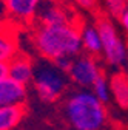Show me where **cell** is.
I'll return each mask as SVG.
<instances>
[{"label":"cell","mask_w":128,"mask_h":130,"mask_svg":"<svg viewBox=\"0 0 128 130\" xmlns=\"http://www.w3.org/2000/svg\"><path fill=\"white\" fill-rule=\"evenodd\" d=\"M74 14L65 8V5L56 2V0H43L40 3L34 25H65V23H74Z\"/></svg>","instance_id":"cell-6"},{"label":"cell","mask_w":128,"mask_h":130,"mask_svg":"<svg viewBox=\"0 0 128 130\" xmlns=\"http://www.w3.org/2000/svg\"><path fill=\"white\" fill-rule=\"evenodd\" d=\"M97 29L100 32L102 39V57L110 67H122L126 63V54H128V43H125L123 37L114 22L106 15H102L96 20Z\"/></svg>","instance_id":"cell-4"},{"label":"cell","mask_w":128,"mask_h":130,"mask_svg":"<svg viewBox=\"0 0 128 130\" xmlns=\"http://www.w3.org/2000/svg\"><path fill=\"white\" fill-rule=\"evenodd\" d=\"M73 2L76 3V6H79L83 11H91L97 5V0H73Z\"/></svg>","instance_id":"cell-16"},{"label":"cell","mask_w":128,"mask_h":130,"mask_svg":"<svg viewBox=\"0 0 128 130\" xmlns=\"http://www.w3.org/2000/svg\"><path fill=\"white\" fill-rule=\"evenodd\" d=\"M9 77V62H0V80Z\"/></svg>","instance_id":"cell-18"},{"label":"cell","mask_w":128,"mask_h":130,"mask_svg":"<svg viewBox=\"0 0 128 130\" xmlns=\"http://www.w3.org/2000/svg\"><path fill=\"white\" fill-rule=\"evenodd\" d=\"M26 96H28L26 85L11 77L0 80V107L25 105Z\"/></svg>","instance_id":"cell-8"},{"label":"cell","mask_w":128,"mask_h":130,"mask_svg":"<svg viewBox=\"0 0 128 130\" xmlns=\"http://www.w3.org/2000/svg\"><path fill=\"white\" fill-rule=\"evenodd\" d=\"M117 19H119L120 28H122V29L126 32V36H128V8H126V9H125V11H123L120 15H119Z\"/></svg>","instance_id":"cell-17"},{"label":"cell","mask_w":128,"mask_h":130,"mask_svg":"<svg viewBox=\"0 0 128 130\" xmlns=\"http://www.w3.org/2000/svg\"><path fill=\"white\" fill-rule=\"evenodd\" d=\"M67 74L73 85H76L77 88L90 90L96 80L103 74V71L97 57L83 53L73 59V63Z\"/></svg>","instance_id":"cell-5"},{"label":"cell","mask_w":128,"mask_h":130,"mask_svg":"<svg viewBox=\"0 0 128 130\" xmlns=\"http://www.w3.org/2000/svg\"><path fill=\"white\" fill-rule=\"evenodd\" d=\"M91 91H93V94L96 96V98H97V99L99 101H102L103 104H106L110 99H111V98H113V96H111V87H110V79H106L103 74L97 79V80H96V82H94V85L90 88Z\"/></svg>","instance_id":"cell-14"},{"label":"cell","mask_w":128,"mask_h":130,"mask_svg":"<svg viewBox=\"0 0 128 130\" xmlns=\"http://www.w3.org/2000/svg\"><path fill=\"white\" fill-rule=\"evenodd\" d=\"M25 116L23 105L0 107V130H14Z\"/></svg>","instance_id":"cell-12"},{"label":"cell","mask_w":128,"mask_h":130,"mask_svg":"<svg viewBox=\"0 0 128 130\" xmlns=\"http://www.w3.org/2000/svg\"><path fill=\"white\" fill-rule=\"evenodd\" d=\"M17 54V42L14 34L8 29H0V62H11Z\"/></svg>","instance_id":"cell-13"},{"label":"cell","mask_w":128,"mask_h":130,"mask_svg":"<svg viewBox=\"0 0 128 130\" xmlns=\"http://www.w3.org/2000/svg\"><path fill=\"white\" fill-rule=\"evenodd\" d=\"M80 40H82V51L90 56H102V39L97 25L94 23H83L80 26Z\"/></svg>","instance_id":"cell-10"},{"label":"cell","mask_w":128,"mask_h":130,"mask_svg":"<svg viewBox=\"0 0 128 130\" xmlns=\"http://www.w3.org/2000/svg\"><path fill=\"white\" fill-rule=\"evenodd\" d=\"M31 40L36 51L50 62L74 59L82 54L80 26L76 22L65 25H34Z\"/></svg>","instance_id":"cell-1"},{"label":"cell","mask_w":128,"mask_h":130,"mask_svg":"<svg viewBox=\"0 0 128 130\" xmlns=\"http://www.w3.org/2000/svg\"><path fill=\"white\" fill-rule=\"evenodd\" d=\"M63 116L74 130H100L108 119L106 105L91 90L77 88L63 102Z\"/></svg>","instance_id":"cell-2"},{"label":"cell","mask_w":128,"mask_h":130,"mask_svg":"<svg viewBox=\"0 0 128 130\" xmlns=\"http://www.w3.org/2000/svg\"><path fill=\"white\" fill-rule=\"evenodd\" d=\"M34 73H36V65L31 62L28 56L17 54L9 62V77L23 85L33 82Z\"/></svg>","instance_id":"cell-9"},{"label":"cell","mask_w":128,"mask_h":130,"mask_svg":"<svg viewBox=\"0 0 128 130\" xmlns=\"http://www.w3.org/2000/svg\"><path fill=\"white\" fill-rule=\"evenodd\" d=\"M43 0H3L8 17L19 23L34 22L37 9Z\"/></svg>","instance_id":"cell-7"},{"label":"cell","mask_w":128,"mask_h":130,"mask_svg":"<svg viewBox=\"0 0 128 130\" xmlns=\"http://www.w3.org/2000/svg\"><path fill=\"white\" fill-rule=\"evenodd\" d=\"M103 6L110 17H119L128 8V0H103Z\"/></svg>","instance_id":"cell-15"},{"label":"cell","mask_w":128,"mask_h":130,"mask_svg":"<svg viewBox=\"0 0 128 130\" xmlns=\"http://www.w3.org/2000/svg\"><path fill=\"white\" fill-rule=\"evenodd\" d=\"M125 65H126V70H128V54H126V63Z\"/></svg>","instance_id":"cell-20"},{"label":"cell","mask_w":128,"mask_h":130,"mask_svg":"<svg viewBox=\"0 0 128 130\" xmlns=\"http://www.w3.org/2000/svg\"><path fill=\"white\" fill-rule=\"evenodd\" d=\"M110 87L114 102L120 108L128 110V73L125 71L114 73L110 77Z\"/></svg>","instance_id":"cell-11"},{"label":"cell","mask_w":128,"mask_h":130,"mask_svg":"<svg viewBox=\"0 0 128 130\" xmlns=\"http://www.w3.org/2000/svg\"><path fill=\"white\" fill-rule=\"evenodd\" d=\"M70 130H74V128H70Z\"/></svg>","instance_id":"cell-21"},{"label":"cell","mask_w":128,"mask_h":130,"mask_svg":"<svg viewBox=\"0 0 128 130\" xmlns=\"http://www.w3.org/2000/svg\"><path fill=\"white\" fill-rule=\"evenodd\" d=\"M56 2H60V3H63V5H65L67 2H71V0H56Z\"/></svg>","instance_id":"cell-19"},{"label":"cell","mask_w":128,"mask_h":130,"mask_svg":"<svg viewBox=\"0 0 128 130\" xmlns=\"http://www.w3.org/2000/svg\"><path fill=\"white\" fill-rule=\"evenodd\" d=\"M31 84L42 102L53 104L65 94L70 84V77L67 73L59 70L53 62L45 60L36 65L34 79Z\"/></svg>","instance_id":"cell-3"}]
</instances>
